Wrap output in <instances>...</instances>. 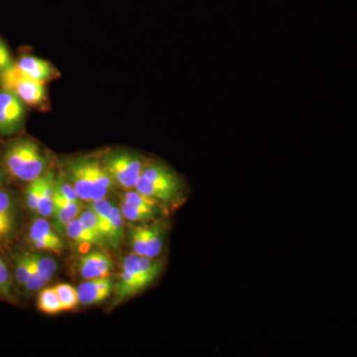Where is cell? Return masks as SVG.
<instances>
[{"mask_svg":"<svg viewBox=\"0 0 357 357\" xmlns=\"http://www.w3.org/2000/svg\"><path fill=\"white\" fill-rule=\"evenodd\" d=\"M1 164L11 177L31 182L43 175L48 158L36 141L20 138L7 145L2 152Z\"/></svg>","mask_w":357,"mask_h":357,"instance_id":"obj_1","label":"cell"},{"mask_svg":"<svg viewBox=\"0 0 357 357\" xmlns=\"http://www.w3.org/2000/svg\"><path fill=\"white\" fill-rule=\"evenodd\" d=\"M136 191L157 202L171 203L183 195L182 178L163 162H146L140 176Z\"/></svg>","mask_w":357,"mask_h":357,"instance_id":"obj_2","label":"cell"},{"mask_svg":"<svg viewBox=\"0 0 357 357\" xmlns=\"http://www.w3.org/2000/svg\"><path fill=\"white\" fill-rule=\"evenodd\" d=\"M45 84L23 74L15 63L0 73V88L11 91L24 105L46 112L50 107Z\"/></svg>","mask_w":357,"mask_h":357,"instance_id":"obj_3","label":"cell"},{"mask_svg":"<svg viewBox=\"0 0 357 357\" xmlns=\"http://www.w3.org/2000/svg\"><path fill=\"white\" fill-rule=\"evenodd\" d=\"M102 162L114 185L126 190L135 189L146 164L138 155L124 150L103 155Z\"/></svg>","mask_w":357,"mask_h":357,"instance_id":"obj_4","label":"cell"},{"mask_svg":"<svg viewBox=\"0 0 357 357\" xmlns=\"http://www.w3.org/2000/svg\"><path fill=\"white\" fill-rule=\"evenodd\" d=\"M24 103L7 89L0 88V134L13 135L22 128L26 117Z\"/></svg>","mask_w":357,"mask_h":357,"instance_id":"obj_5","label":"cell"},{"mask_svg":"<svg viewBox=\"0 0 357 357\" xmlns=\"http://www.w3.org/2000/svg\"><path fill=\"white\" fill-rule=\"evenodd\" d=\"M89 157L73 159L67 164L66 178L76 190L77 197L84 202H91V178Z\"/></svg>","mask_w":357,"mask_h":357,"instance_id":"obj_6","label":"cell"},{"mask_svg":"<svg viewBox=\"0 0 357 357\" xmlns=\"http://www.w3.org/2000/svg\"><path fill=\"white\" fill-rule=\"evenodd\" d=\"M14 63L26 76L43 84L50 83L60 77V72L56 69L55 66L35 56H22L18 59L17 62Z\"/></svg>","mask_w":357,"mask_h":357,"instance_id":"obj_7","label":"cell"},{"mask_svg":"<svg viewBox=\"0 0 357 357\" xmlns=\"http://www.w3.org/2000/svg\"><path fill=\"white\" fill-rule=\"evenodd\" d=\"M164 263L156 258H150L147 256L130 255L126 256L122 263V268L132 272L135 276L139 277L148 283H153L163 269Z\"/></svg>","mask_w":357,"mask_h":357,"instance_id":"obj_8","label":"cell"},{"mask_svg":"<svg viewBox=\"0 0 357 357\" xmlns=\"http://www.w3.org/2000/svg\"><path fill=\"white\" fill-rule=\"evenodd\" d=\"M114 282L109 277L86 280L77 289L79 303L82 305L100 304L109 297Z\"/></svg>","mask_w":357,"mask_h":357,"instance_id":"obj_9","label":"cell"},{"mask_svg":"<svg viewBox=\"0 0 357 357\" xmlns=\"http://www.w3.org/2000/svg\"><path fill=\"white\" fill-rule=\"evenodd\" d=\"M17 211L15 202L8 192L0 190V244L10 243L15 234Z\"/></svg>","mask_w":357,"mask_h":357,"instance_id":"obj_10","label":"cell"},{"mask_svg":"<svg viewBox=\"0 0 357 357\" xmlns=\"http://www.w3.org/2000/svg\"><path fill=\"white\" fill-rule=\"evenodd\" d=\"M112 268V260L109 255L100 251L88 253L82 256L77 269L84 280L102 278L109 273Z\"/></svg>","mask_w":357,"mask_h":357,"instance_id":"obj_11","label":"cell"},{"mask_svg":"<svg viewBox=\"0 0 357 357\" xmlns=\"http://www.w3.org/2000/svg\"><path fill=\"white\" fill-rule=\"evenodd\" d=\"M54 211L52 218H54V225L59 231L66 229V227L75 218H79L83 211V206L79 201L70 202L61 196L55 191L54 195Z\"/></svg>","mask_w":357,"mask_h":357,"instance_id":"obj_12","label":"cell"},{"mask_svg":"<svg viewBox=\"0 0 357 357\" xmlns=\"http://www.w3.org/2000/svg\"><path fill=\"white\" fill-rule=\"evenodd\" d=\"M89 171L91 178V202L105 199L114 184L105 171L102 160L89 157Z\"/></svg>","mask_w":357,"mask_h":357,"instance_id":"obj_13","label":"cell"},{"mask_svg":"<svg viewBox=\"0 0 357 357\" xmlns=\"http://www.w3.org/2000/svg\"><path fill=\"white\" fill-rule=\"evenodd\" d=\"M150 283L143 280L139 277L135 276L132 272L122 268L121 278L115 287V294H116V302L128 299L136 294L144 290Z\"/></svg>","mask_w":357,"mask_h":357,"instance_id":"obj_14","label":"cell"},{"mask_svg":"<svg viewBox=\"0 0 357 357\" xmlns=\"http://www.w3.org/2000/svg\"><path fill=\"white\" fill-rule=\"evenodd\" d=\"M166 225L157 222L151 225L142 227L147 245V257L156 258L163 250L166 237Z\"/></svg>","mask_w":357,"mask_h":357,"instance_id":"obj_15","label":"cell"},{"mask_svg":"<svg viewBox=\"0 0 357 357\" xmlns=\"http://www.w3.org/2000/svg\"><path fill=\"white\" fill-rule=\"evenodd\" d=\"M55 174L52 171L42 175V191L37 211L44 218L52 217L54 211V195H55Z\"/></svg>","mask_w":357,"mask_h":357,"instance_id":"obj_16","label":"cell"},{"mask_svg":"<svg viewBox=\"0 0 357 357\" xmlns=\"http://www.w3.org/2000/svg\"><path fill=\"white\" fill-rule=\"evenodd\" d=\"M124 236L123 217L116 206H112L109 220L107 243L112 248H119Z\"/></svg>","mask_w":357,"mask_h":357,"instance_id":"obj_17","label":"cell"},{"mask_svg":"<svg viewBox=\"0 0 357 357\" xmlns=\"http://www.w3.org/2000/svg\"><path fill=\"white\" fill-rule=\"evenodd\" d=\"M66 234L73 241L79 244H95L102 245L98 238L82 222L81 218H75L66 227Z\"/></svg>","mask_w":357,"mask_h":357,"instance_id":"obj_18","label":"cell"},{"mask_svg":"<svg viewBox=\"0 0 357 357\" xmlns=\"http://www.w3.org/2000/svg\"><path fill=\"white\" fill-rule=\"evenodd\" d=\"M30 243L33 241H49L56 243H63L62 239L53 230L48 220L37 218L33 222L28 232Z\"/></svg>","mask_w":357,"mask_h":357,"instance_id":"obj_19","label":"cell"},{"mask_svg":"<svg viewBox=\"0 0 357 357\" xmlns=\"http://www.w3.org/2000/svg\"><path fill=\"white\" fill-rule=\"evenodd\" d=\"M121 215L124 220L132 222H144L152 220L159 213V211L153 210H148V208H140V206H133V204L122 202Z\"/></svg>","mask_w":357,"mask_h":357,"instance_id":"obj_20","label":"cell"},{"mask_svg":"<svg viewBox=\"0 0 357 357\" xmlns=\"http://www.w3.org/2000/svg\"><path fill=\"white\" fill-rule=\"evenodd\" d=\"M38 309L49 314H56L63 311L55 289H44L39 293Z\"/></svg>","mask_w":357,"mask_h":357,"instance_id":"obj_21","label":"cell"},{"mask_svg":"<svg viewBox=\"0 0 357 357\" xmlns=\"http://www.w3.org/2000/svg\"><path fill=\"white\" fill-rule=\"evenodd\" d=\"M55 289L63 311H70L79 304L77 289L69 284H60Z\"/></svg>","mask_w":357,"mask_h":357,"instance_id":"obj_22","label":"cell"},{"mask_svg":"<svg viewBox=\"0 0 357 357\" xmlns=\"http://www.w3.org/2000/svg\"><path fill=\"white\" fill-rule=\"evenodd\" d=\"M112 206H114V204L107 199H98V201L91 202V208H93L96 215H98V222H100L103 234H105V241H107L109 215Z\"/></svg>","mask_w":357,"mask_h":357,"instance_id":"obj_23","label":"cell"},{"mask_svg":"<svg viewBox=\"0 0 357 357\" xmlns=\"http://www.w3.org/2000/svg\"><path fill=\"white\" fill-rule=\"evenodd\" d=\"M79 218H81L84 225L93 232V236L100 241L102 245H105L107 243L105 234H103L102 227H100V222H98V215H96L93 208H89L86 210H84Z\"/></svg>","mask_w":357,"mask_h":357,"instance_id":"obj_24","label":"cell"},{"mask_svg":"<svg viewBox=\"0 0 357 357\" xmlns=\"http://www.w3.org/2000/svg\"><path fill=\"white\" fill-rule=\"evenodd\" d=\"M33 261L36 265L40 275L46 280L49 282L51 280L52 277L55 274L57 270V263L53 258L49 256L41 255H31Z\"/></svg>","mask_w":357,"mask_h":357,"instance_id":"obj_25","label":"cell"},{"mask_svg":"<svg viewBox=\"0 0 357 357\" xmlns=\"http://www.w3.org/2000/svg\"><path fill=\"white\" fill-rule=\"evenodd\" d=\"M123 201L126 203L133 204V206H140V208H148V210L160 211L157 203L159 202L141 194L138 191H128L123 195Z\"/></svg>","mask_w":357,"mask_h":357,"instance_id":"obj_26","label":"cell"},{"mask_svg":"<svg viewBox=\"0 0 357 357\" xmlns=\"http://www.w3.org/2000/svg\"><path fill=\"white\" fill-rule=\"evenodd\" d=\"M16 279L20 285H25L31 274V257L29 253H20L16 256Z\"/></svg>","mask_w":357,"mask_h":357,"instance_id":"obj_27","label":"cell"},{"mask_svg":"<svg viewBox=\"0 0 357 357\" xmlns=\"http://www.w3.org/2000/svg\"><path fill=\"white\" fill-rule=\"evenodd\" d=\"M42 191V176L29 182L26 189V206L31 211H37Z\"/></svg>","mask_w":357,"mask_h":357,"instance_id":"obj_28","label":"cell"},{"mask_svg":"<svg viewBox=\"0 0 357 357\" xmlns=\"http://www.w3.org/2000/svg\"><path fill=\"white\" fill-rule=\"evenodd\" d=\"M129 236H130V245L133 253L140 256H146L147 245L142 227H131Z\"/></svg>","mask_w":357,"mask_h":357,"instance_id":"obj_29","label":"cell"},{"mask_svg":"<svg viewBox=\"0 0 357 357\" xmlns=\"http://www.w3.org/2000/svg\"><path fill=\"white\" fill-rule=\"evenodd\" d=\"M55 191L64 197L68 201L77 202L79 198L77 197L76 190L74 189L69 181L64 176H58L55 178Z\"/></svg>","mask_w":357,"mask_h":357,"instance_id":"obj_30","label":"cell"},{"mask_svg":"<svg viewBox=\"0 0 357 357\" xmlns=\"http://www.w3.org/2000/svg\"><path fill=\"white\" fill-rule=\"evenodd\" d=\"M30 257H31V255H30ZM47 283L48 282L45 280L43 277L40 275L38 269H37L36 265H35L31 257V274H30L28 281L26 282V288L30 292H35V291L41 290Z\"/></svg>","mask_w":357,"mask_h":357,"instance_id":"obj_31","label":"cell"},{"mask_svg":"<svg viewBox=\"0 0 357 357\" xmlns=\"http://www.w3.org/2000/svg\"><path fill=\"white\" fill-rule=\"evenodd\" d=\"M0 296L6 298L11 296V275L4 262L0 264Z\"/></svg>","mask_w":357,"mask_h":357,"instance_id":"obj_32","label":"cell"},{"mask_svg":"<svg viewBox=\"0 0 357 357\" xmlns=\"http://www.w3.org/2000/svg\"><path fill=\"white\" fill-rule=\"evenodd\" d=\"M13 58H11L10 52L3 40L0 38V73L2 70H6L7 68L10 67L13 64Z\"/></svg>","mask_w":357,"mask_h":357,"instance_id":"obj_33","label":"cell"},{"mask_svg":"<svg viewBox=\"0 0 357 357\" xmlns=\"http://www.w3.org/2000/svg\"><path fill=\"white\" fill-rule=\"evenodd\" d=\"M3 182H4V176H3V173H2V171L0 170V185H1L2 184H3Z\"/></svg>","mask_w":357,"mask_h":357,"instance_id":"obj_34","label":"cell"},{"mask_svg":"<svg viewBox=\"0 0 357 357\" xmlns=\"http://www.w3.org/2000/svg\"><path fill=\"white\" fill-rule=\"evenodd\" d=\"M2 262H3V260H2L1 258H0V264H1Z\"/></svg>","mask_w":357,"mask_h":357,"instance_id":"obj_35","label":"cell"}]
</instances>
